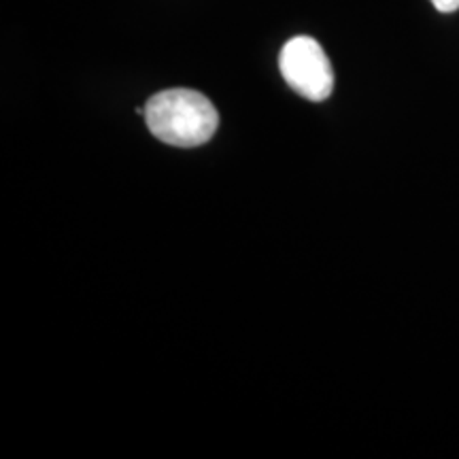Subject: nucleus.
<instances>
[{
  "label": "nucleus",
  "instance_id": "f257e3e1",
  "mask_svg": "<svg viewBox=\"0 0 459 459\" xmlns=\"http://www.w3.org/2000/svg\"><path fill=\"white\" fill-rule=\"evenodd\" d=\"M147 128L172 147H198L213 139L220 115L213 102L196 90L158 91L145 105Z\"/></svg>",
  "mask_w": 459,
  "mask_h": 459
},
{
  "label": "nucleus",
  "instance_id": "f03ea898",
  "mask_svg": "<svg viewBox=\"0 0 459 459\" xmlns=\"http://www.w3.org/2000/svg\"><path fill=\"white\" fill-rule=\"evenodd\" d=\"M279 68L285 83L302 99L321 102L334 90V71L321 45L311 37H294L283 45Z\"/></svg>",
  "mask_w": 459,
  "mask_h": 459
},
{
  "label": "nucleus",
  "instance_id": "7ed1b4c3",
  "mask_svg": "<svg viewBox=\"0 0 459 459\" xmlns=\"http://www.w3.org/2000/svg\"><path fill=\"white\" fill-rule=\"evenodd\" d=\"M440 13H453V11L459 9V0H429Z\"/></svg>",
  "mask_w": 459,
  "mask_h": 459
}]
</instances>
